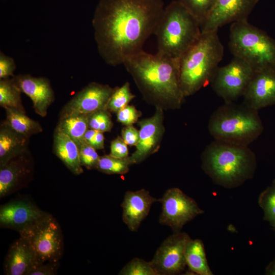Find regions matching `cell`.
Listing matches in <instances>:
<instances>
[{
  "instance_id": "44dd1931",
  "label": "cell",
  "mask_w": 275,
  "mask_h": 275,
  "mask_svg": "<svg viewBox=\"0 0 275 275\" xmlns=\"http://www.w3.org/2000/svg\"><path fill=\"white\" fill-rule=\"evenodd\" d=\"M26 155V152L0 166L1 198L10 194L30 172Z\"/></svg>"
},
{
  "instance_id": "cb8c5ba5",
  "label": "cell",
  "mask_w": 275,
  "mask_h": 275,
  "mask_svg": "<svg viewBox=\"0 0 275 275\" xmlns=\"http://www.w3.org/2000/svg\"><path fill=\"white\" fill-rule=\"evenodd\" d=\"M89 115H74L61 118L56 129L68 135L79 149L85 142L84 135L89 129Z\"/></svg>"
},
{
  "instance_id": "4dcf8cb0",
  "label": "cell",
  "mask_w": 275,
  "mask_h": 275,
  "mask_svg": "<svg viewBox=\"0 0 275 275\" xmlns=\"http://www.w3.org/2000/svg\"><path fill=\"white\" fill-rule=\"evenodd\" d=\"M121 275H159L151 261L135 258L121 270Z\"/></svg>"
},
{
  "instance_id": "4fadbf2b",
  "label": "cell",
  "mask_w": 275,
  "mask_h": 275,
  "mask_svg": "<svg viewBox=\"0 0 275 275\" xmlns=\"http://www.w3.org/2000/svg\"><path fill=\"white\" fill-rule=\"evenodd\" d=\"M259 0H217L201 25V32L218 30L230 23L248 20Z\"/></svg>"
},
{
  "instance_id": "83f0119b",
  "label": "cell",
  "mask_w": 275,
  "mask_h": 275,
  "mask_svg": "<svg viewBox=\"0 0 275 275\" xmlns=\"http://www.w3.org/2000/svg\"><path fill=\"white\" fill-rule=\"evenodd\" d=\"M258 204L263 211V219L275 228V179L259 195Z\"/></svg>"
},
{
  "instance_id": "f546056e",
  "label": "cell",
  "mask_w": 275,
  "mask_h": 275,
  "mask_svg": "<svg viewBox=\"0 0 275 275\" xmlns=\"http://www.w3.org/2000/svg\"><path fill=\"white\" fill-rule=\"evenodd\" d=\"M185 7L200 25L207 18L217 0H175Z\"/></svg>"
},
{
  "instance_id": "7c38bea8",
  "label": "cell",
  "mask_w": 275,
  "mask_h": 275,
  "mask_svg": "<svg viewBox=\"0 0 275 275\" xmlns=\"http://www.w3.org/2000/svg\"><path fill=\"white\" fill-rule=\"evenodd\" d=\"M114 89L107 85L90 83L65 105L61 113V118L74 115H90L99 110L107 109Z\"/></svg>"
},
{
  "instance_id": "7a4b0ae2",
  "label": "cell",
  "mask_w": 275,
  "mask_h": 275,
  "mask_svg": "<svg viewBox=\"0 0 275 275\" xmlns=\"http://www.w3.org/2000/svg\"><path fill=\"white\" fill-rule=\"evenodd\" d=\"M145 97L155 102L179 107L184 99L179 74V59L144 50L123 64Z\"/></svg>"
},
{
  "instance_id": "60d3db41",
  "label": "cell",
  "mask_w": 275,
  "mask_h": 275,
  "mask_svg": "<svg viewBox=\"0 0 275 275\" xmlns=\"http://www.w3.org/2000/svg\"><path fill=\"white\" fill-rule=\"evenodd\" d=\"M273 229L275 230V228H274Z\"/></svg>"
},
{
  "instance_id": "d4e9b609",
  "label": "cell",
  "mask_w": 275,
  "mask_h": 275,
  "mask_svg": "<svg viewBox=\"0 0 275 275\" xmlns=\"http://www.w3.org/2000/svg\"><path fill=\"white\" fill-rule=\"evenodd\" d=\"M5 122L16 131L30 138L42 131L39 122L30 118L25 113L12 108H5Z\"/></svg>"
},
{
  "instance_id": "836d02e7",
  "label": "cell",
  "mask_w": 275,
  "mask_h": 275,
  "mask_svg": "<svg viewBox=\"0 0 275 275\" xmlns=\"http://www.w3.org/2000/svg\"><path fill=\"white\" fill-rule=\"evenodd\" d=\"M117 120L126 126L132 125L136 123L141 116V113L138 111L134 106L127 105L118 112Z\"/></svg>"
},
{
  "instance_id": "f1b7e54d",
  "label": "cell",
  "mask_w": 275,
  "mask_h": 275,
  "mask_svg": "<svg viewBox=\"0 0 275 275\" xmlns=\"http://www.w3.org/2000/svg\"><path fill=\"white\" fill-rule=\"evenodd\" d=\"M135 97L130 90V84L125 82L120 87L115 88L107 106V109L117 113Z\"/></svg>"
},
{
  "instance_id": "1f68e13d",
  "label": "cell",
  "mask_w": 275,
  "mask_h": 275,
  "mask_svg": "<svg viewBox=\"0 0 275 275\" xmlns=\"http://www.w3.org/2000/svg\"><path fill=\"white\" fill-rule=\"evenodd\" d=\"M113 123L107 109H101L89 115V128L100 132L109 131Z\"/></svg>"
},
{
  "instance_id": "6da1fadb",
  "label": "cell",
  "mask_w": 275,
  "mask_h": 275,
  "mask_svg": "<svg viewBox=\"0 0 275 275\" xmlns=\"http://www.w3.org/2000/svg\"><path fill=\"white\" fill-rule=\"evenodd\" d=\"M162 0H99L92 20L98 52L108 65H123L154 35Z\"/></svg>"
},
{
  "instance_id": "3957f363",
  "label": "cell",
  "mask_w": 275,
  "mask_h": 275,
  "mask_svg": "<svg viewBox=\"0 0 275 275\" xmlns=\"http://www.w3.org/2000/svg\"><path fill=\"white\" fill-rule=\"evenodd\" d=\"M201 159L206 174L226 188L237 187L252 178L257 168L256 155L249 146L215 140L206 147Z\"/></svg>"
},
{
  "instance_id": "4316f807",
  "label": "cell",
  "mask_w": 275,
  "mask_h": 275,
  "mask_svg": "<svg viewBox=\"0 0 275 275\" xmlns=\"http://www.w3.org/2000/svg\"><path fill=\"white\" fill-rule=\"evenodd\" d=\"M132 164L129 156L125 158H118L110 155L100 156L97 169L107 174L123 175L129 171Z\"/></svg>"
},
{
  "instance_id": "2e32d148",
  "label": "cell",
  "mask_w": 275,
  "mask_h": 275,
  "mask_svg": "<svg viewBox=\"0 0 275 275\" xmlns=\"http://www.w3.org/2000/svg\"><path fill=\"white\" fill-rule=\"evenodd\" d=\"M22 92L30 97L35 112L43 117L54 100V94L49 80L44 77H34L30 74L13 76Z\"/></svg>"
},
{
  "instance_id": "e575fe53",
  "label": "cell",
  "mask_w": 275,
  "mask_h": 275,
  "mask_svg": "<svg viewBox=\"0 0 275 275\" xmlns=\"http://www.w3.org/2000/svg\"><path fill=\"white\" fill-rule=\"evenodd\" d=\"M16 65L14 60L11 57L0 52V79L14 76Z\"/></svg>"
},
{
  "instance_id": "ab89813d",
  "label": "cell",
  "mask_w": 275,
  "mask_h": 275,
  "mask_svg": "<svg viewBox=\"0 0 275 275\" xmlns=\"http://www.w3.org/2000/svg\"><path fill=\"white\" fill-rule=\"evenodd\" d=\"M265 274L275 275V258L266 267Z\"/></svg>"
},
{
  "instance_id": "9a60e30c",
  "label": "cell",
  "mask_w": 275,
  "mask_h": 275,
  "mask_svg": "<svg viewBox=\"0 0 275 275\" xmlns=\"http://www.w3.org/2000/svg\"><path fill=\"white\" fill-rule=\"evenodd\" d=\"M139 139L136 150L129 156L132 164L142 162L158 150L164 131L161 107L158 106L155 114L139 122Z\"/></svg>"
},
{
  "instance_id": "8992f818",
  "label": "cell",
  "mask_w": 275,
  "mask_h": 275,
  "mask_svg": "<svg viewBox=\"0 0 275 275\" xmlns=\"http://www.w3.org/2000/svg\"><path fill=\"white\" fill-rule=\"evenodd\" d=\"M201 33L199 21L174 0L165 7L154 34L157 52L180 59L198 40Z\"/></svg>"
},
{
  "instance_id": "ac0fdd59",
  "label": "cell",
  "mask_w": 275,
  "mask_h": 275,
  "mask_svg": "<svg viewBox=\"0 0 275 275\" xmlns=\"http://www.w3.org/2000/svg\"><path fill=\"white\" fill-rule=\"evenodd\" d=\"M159 199L153 197L145 189L127 191L121 205L122 219L131 231H136L148 215L151 205Z\"/></svg>"
},
{
  "instance_id": "8fae6325",
  "label": "cell",
  "mask_w": 275,
  "mask_h": 275,
  "mask_svg": "<svg viewBox=\"0 0 275 275\" xmlns=\"http://www.w3.org/2000/svg\"><path fill=\"white\" fill-rule=\"evenodd\" d=\"M190 239L185 232H174L158 248L151 261L159 275L182 273L186 266L185 250Z\"/></svg>"
},
{
  "instance_id": "74e56055",
  "label": "cell",
  "mask_w": 275,
  "mask_h": 275,
  "mask_svg": "<svg viewBox=\"0 0 275 275\" xmlns=\"http://www.w3.org/2000/svg\"><path fill=\"white\" fill-rule=\"evenodd\" d=\"M122 138L127 145L132 146L137 145L139 139V131L132 125L126 126L121 132Z\"/></svg>"
},
{
  "instance_id": "52a82bcc",
  "label": "cell",
  "mask_w": 275,
  "mask_h": 275,
  "mask_svg": "<svg viewBox=\"0 0 275 275\" xmlns=\"http://www.w3.org/2000/svg\"><path fill=\"white\" fill-rule=\"evenodd\" d=\"M229 45L234 57L244 60L255 70L275 65V40L248 20L232 23Z\"/></svg>"
},
{
  "instance_id": "f35d334b",
  "label": "cell",
  "mask_w": 275,
  "mask_h": 275,
  "mask_svg": "<svg viewBox=\"0 0 275 275\" xmlns=\"http://www.w3.org/2000/svg\"><path fill=\"white\" fill-rule=\"evenodd\" d=\"M41 264L35 267L29 275H53L56 273L57 263Z\"/></svg>"
},
{
  "instance_id": "9c48e42d",
  "label": "cell",
  "mask_w": 275,
  "mask_h": 275,
  "mask_svg": "<svg viewBox=\"0 0 275 275\" xmlns=\"http://www.w3.org/2000/svg\"><path fill=\"white\" fill-rule=\"evenodd\" d=\"M254 71L249 63L234 57L227 65L217 68L210 84L214 92L225 102H234L244 95Z\"/></svg>"
},
{
  "instance_id": "ffe728a7",
  "label": "cell",
  "mask_w": 275,
  "mask_h": 275,
  "mask_svg": "<svg viewBox=\"0 0 275 275\" xmlns=\"http://www.w3.org/2000/svg\"><path fill=\"white\" fill-rule=\"evenodd\" d=\"M29 139L3 122L0 127V166L25 153Z\"/></svg>"
},
{
  "instance_id": "5bb4252c",
  "label": "cell",
  "mask_w": 275,
  "mask_h": 275,
  "mask_svg": "<svg viewBox=\"0 0 275 275\" xmlns=\"http://www.w3.org/2000/svg\"><path fill=\"white\" fill-rule=\"evenodd\" d=\"M243 97V103L258 111L275 105V65L255 69Z\"/></svg>"
},
{
  "instance_id": "30bf717a",
  "label": "cell",
  "mask_w": 275,
  "mask_h": 275,
  "mask_svg": "<svg viewBox=\"0 0 275 275\" xmlns=\"http://www.w3.org/2000/svg\"><path fill=\"white\" fill-rule=\"evenodd\" d=\"M159 201L161 204L159 223L174 232L180 231L184 225L204 213L193 198L178 188L167 190Z\"/></svg>"
},
{
  "instance_id": "484cf974",
  "label": "cell",
  "mask_w": 275,
  "mask_h": 275,
  "mask_svg": "<svg viewBox=\"0 0 275 275\" xmlns=\"http://www.w3.org/2000/svg\"><path fill=\"white\" fill-rule=\"evenodd\" d=\"M20 88L13 77L0 79V105L25 113L21 99Z\"/></svg>"
},
{
  "instance_id": "d590c367",
  "label": "cell",
  "mask_w": 275,
  "mask_h": 275,
  "mask_svg": "<svg viewBox=\"0 0 275 275\" xmlns=\"http://www.w3.org/2000/svg\"><path fill=\"white\" fill-rule=\"evenodd\" d=\"M86 142L96 150L104 148V136L103 132L89 128L84 135Z\"/></svg>"
},
{
  "instance_id": "5b68a950",
  "label": "cell",
  "mask_w": 275,
  "mask_h": 275,
  "mask_svg": "<svg viewBox=\"0 0 275 275\" xmlns=\"http://www.w3.org/2000/svg\"><path fill=\"white\" fill-rule=\"evenodd\" d=\"M263 125L258 111L244 103L225 102L211 115L208 130L215 140L249 146L261 134Z\"/></svg>"
},
{
  "instance_id": "7402d4cb",
  "label": "cell",
  "mask_w": 275,
  "mask_h": 275,
  "mask_svg": "<svg viewBox=\"0 0 275 275\" xmlns=\"http://www.w3.org/2000/svg\"><path fill=\"white\" fill-rule=\"evenodd\" d=\"M53 150L73 174L78 175L83 172L77 145L68 135L57 129L54 134Z\"/></svg>"
},
{
  "instance_id": "e0dca14e",
  "label": "cell",
  "mask_w": 275,
  "mask_h": 275,
  "mask_svg": "<svg viewBox=\"0 0 275 275\" xmlns=\"http://www.w3.org/2000/svg\"><path fill=\"white\" fill-rule=\"evenodd\" d=\"M47 214L30 202L14 201L1 206L0 224L2 227L14 229L18 231Z\"/></svg>"
},
{
  "instance_id": "ba28073f",
  "label": "cell",
  "mask_w": 275,
  "mask_h": 275,
  "mask_svg": "<svg viewBox=\"0 0 275 275\" xmlns=\"http://www.w3.org/2000/svg\"><path fill=\"white\" fill-rule=\"evenodd\" d=\"M18 232L31 246L39 264L57 263L61 258L63 236L59 224L51 214L48 213Z\"/></svg>"
},
{
  "instance_id": "d6a6232c",
  "label": "cell",
  "mask_w": 275,
  "mask_h": 275,
  "mask_svg": "<svg viewBox=\"0 0 275 275\" xmlns=\"http://www.w3.org/2000/svg\"><path fill=\"white\" fill-rule=\"evenodd\" d=\"M79 152L82 166L88 169H97L100 156L95 148L85 142L79 147Z\"/></svg>"
},
{
  "instance_id": "8d00e7d4",
  "label": "cell",
  "mask_w": 275,
  "mask_h": 275,
  "mask_svg": "<svg viewBox=\"0 0 275 275\" xmlns=\"http://www.w3.org/2000/svg\"><path fill=\"white\" fill-rule=\"evenodd\" d=\"M109 155L118 158L128 157L127 145L122 137L118 136L112 141Z\"/></svg>"
},
{
  "instance_id": "603a6c76",
  "label": "cell",
  "mask_w": 275,
  "mask_h": 275,
  "mask_svg": "<svg viewBox=\"0 0 275 275\" xmlns=\"http://www.w3.org/2000/svg\"><path fill=\"white\" fill-rule=\"evenodd\" d=\"M185 260L189 270L197 274L212 275L207 262L204 244L199 239H190L185 250Z\"/></svg>"
},
{
  "instance_id": "d6986e66",
  "label": "cell",
  "mask_w": 275,
  "mask_h": 275,
  "mask_svg": "<svg viewBox=\"0 0 275 275\" xmlns=\"http://www.w3.org/2000/svg\"><path fill=\"white\" fill-rule=\"evenodd\" d=\"M4 265L7 275H29L39 264L29 243L20 237L10 246Z\"/></svg>"
},
{
  "instance_id": "277c9868",
  "label": "cell",
  "mask_w": 275,
  "mask_h": 275,
  "mask_svg": "<svg viewBox=\"0 0 275 275\" xmlns=\"http://www.w3.org/2000/svg\"><path fill=\"white\" fill-rule=\"evenodd\" d=\"M217 31L202 32L198 40L179 59L180 82L184 97L210 81L224 56Z\"/></svg>"
}]
</instances>
